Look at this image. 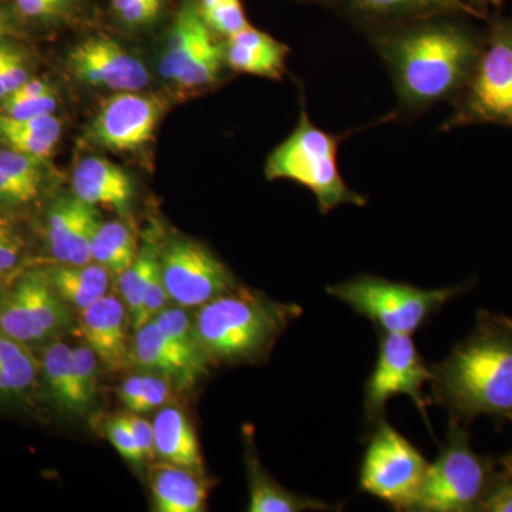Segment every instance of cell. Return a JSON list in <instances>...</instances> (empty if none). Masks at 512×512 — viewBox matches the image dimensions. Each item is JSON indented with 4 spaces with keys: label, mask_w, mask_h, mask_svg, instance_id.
Masks as SVG:
<instances>
[{
    "label": "cell",
    "mask_w": 512,
    "mask_h": 512,
    "mask_svg": "<svg viewBox=\"0 0 512 512\" xmlns=\"http://www.w3.org/2000/svg\"><path fill=\"white\" fill-rule=\"evenodd\" d=\"M40 163H42V160H37L35 157L28 156V154L19 153V151L12 150V148L0 151V168L12 175L19 184L32 192L36 198L39 197L43 180Z\"/></svg>",
    "instance_id": "obj_35"
},
{
    "label": "cell",
    "mask_w": 512,
    "mask_h": 512,
    "mask_svg": "<svg viewBox=\"0 0 512 512\" xmlns=\"http://www.w3.org/2000/svg\"><path fill=\"white\" fill-rule=\"evenodd\" d=\"M289 47L251 25L225 43L227 66L234 72L281 79L286 72Z\"/></svg>",
    "instance_id": "obj_20"
},
{
    "label": "cell",
    "mask_w": 512,
    "mask_h": 512,
    "mask_svg": "<svg viewBox=\"0 0 512 512\" xmlns=\"http://www.w3.org/2000/svg\"><path fill=\"white\" fill-rule=\"evenodd\" d=\"M70 67L82 82L119 93L140 92L150 82L144 63L106 36L89 37L74 47Z\"/></svg>",
    "instance_id": "obj_13"
},
{
    "label": "cell",
    "mask_w": 512,
    "mask_h": 512,
    "mask_svg": "<svg viewBox=\"0 0 512 512\" xmlns=\"http://www.w3.org/2000/svg\"><path fill=\"white\" fill-rule=\"evenodd\" d=\"M251 512H299L336 510L333 505L285 490L265 473L251 453L247 458Z\"/></svg>",
    "instance_id": "obj_24"
},
{
    "label": "cell",
    "mask_w": 512,
    "mask_h": 512,
    "mask_svg": "<svg viewBox=\"0 0 512 512\" xmlns=\"http://www.w3.org/2000/svg\"><path fill=\"white\" fill-rule=\"evenodd\" d=\"M160 266L168 298L181 308L205 305L234 288L227 266L192 239L168 242L161 249Z\"/></svg>",
    "instance_id": "obj_11"
},
{
    "label": "cell",
    "mask_w": 512,
    "mask_h": 512,
    "mask_svg": "<svg viewBox=\"0 0 512 512\" xmlns=\"http://www.w3.org/2000/svg\"><path fill=\"white\" fill-rule=\"evenodd\" d=\"M467 289V284L421 289L380 276L360 275L329 286L328 293L373 322L380 333L412 336Z\"/></svg>",
    "instance_id": "obj_6"
},
{
    "label": "cell",
    "mask_w": 512,
    "mask_h": 512,
    "mask_svg": "<svg viewBox=\"0 0 512 512\" xmlns=\"http://www.w3.org/2000/svg\"><path fill=\"white\" fill-rule=\"evenodd\" d=\"M40 370L30 346L0 332V400H16L28 394Z\"/></svg>",
    "instance_id": "obj_26"
},
{
    "label": "cell",
    "mask_w": 512,
    "mask_h": 512,
    "mask_svg": "<svg viewBox=\"0 0 512 512\" xmlns=\"http://www.w3.org/2000/svg\"><path fill=\"white\" fill-rule=\"evenodd\" d=\"M153 320L157 323L158 328L163 330L165 335L174 343H177L185 353L205 363L207 356L202 352L197 335H195L194 325H192L184 309L164 308L163 311L154 316Z\"/></svg>",
    "instance_id": "obj_32"
},
{
    "label": "cell",
    "mask_w": 512,
    "mask_h": 512,
    "mask_svg": "<svg viewBox=\"0 0 512 512\" xmlns=\"http://www.w3.org/2000/svg\"><path fill=\"white\" fill-rule=\"evenodd\" d=\"M138 254L136 238L121 222H100L92 239V259L119 276Z\"/></svg>",
    "instance_id": "obj_29"
},
{
    "label": "cell",
    "mask_w": 512,
    "mask_h": 512,
    "mask_svg": "<svg viewBox=\"0 0 512 512\" xmlns=\"http://www.w3.org/2000/svg\"><path fill=\"white\" fill-rule=\"evenodd\" d=\"M215 40V33L202 18L198 0H185L165 43L160 62L161 76L174 84L185 66Z\"/></svg>",
    "instance_id": "obj_19"
},
{
    "label": "cell",
    "mask_w": 512,
    "mask_h": 512,
    "mask_svg": "<svg viewBox=\"0 0 512 512\" xmlns=\"http://www.w3.org/2000/svg\"><path fill=\"white\" fill-rule=\"evenodd\" d=\"M126 420L131 431H133L134 439L143 451L144 457L156 456L153 423L138 416H126Z\"/></svg>",
    "instance_id": "obj_44"
},
{
    "label": "cell",
    "mask_w": 512,
    "mask_h": 512,
    "mask_svg": "<svg viewBox=\"0 0 512 512\" xmlns=\"http://www.w3.org/2000/svg\"><path fill=\"white\" fill-rule=\"evenodd\" d=\"M57 99L55 90L39 94V96H16L9 94L3 100V111L6 116L13 119H33V117L47 116L56 110Z\"/></svg>",
    "instance_id": "obj_37"
},
{
    "label": "cell",
    "mask_w": 512,
    "mask_h": 512,
    "mask_svg": "<svg viewBox=\"0 0 512 512\" xmlns=\"http://www.w3.org/2000/svg\"><path fill=\"white\" fill-rule=\"evenodd\" d=\"M303 2L316 3V5L329 6V8H342L345 0H303Z\"/></svg>",
    "instance_id": "obj_47"
},
{
    "label": "cell",
    "mask_w": 512,
    "mask_h": 512,
    "mask_svg": "<svg viewBox=\"0 0 512 512\" xmlns=\"http://www.w3.org/2000/svg\"><path fill=\"white\" fill-rule=\"evenodd\" d=\"M342 136L316 127L302 101L301 119L288 137L274 148L265 164L268 180H291L308 188L322 214L340 205L365 207L366 197L350 190L338 167Z\"/></svg>",
    "instance_id": "obj_4"
},
{
    "label": "cell",
    "mask_w": 512,
    "mask_h": 512,
    "mask_svg": "<svg viewBox=\"0 0 512 512\" xmlns=\"http://www.w3.org/2000/svg\"><path fill=\"white\" fill-rule=\"evenodd\" d=\"M131 356L138 365L156 370L181 386L194 382L205 365L168 338L153 319L137 330Z\"/></svg>",
    "instance_id": "obj_18"
},
{
    "label": "cell",
    "mask_w": 512,
    "mask_h": 512,
    "mask_svg": "<svg viewBox=\"0 0 512 512\" xmlns=\"http://www.w3.org/2000/svg\"><path fill=\"white\" fill-rule=\"evenodd\" d=\"M429 466L426 457L383 419L376 423L367 443L359 487L363 493L392 505L394 510L410 511Z\"/></svg>",
    "instance_id": "obj_8"
},
{
    "label": "cell",
    "mask_w": 512,
    "mask_h": 512,
    "mask_svg": "<svg viewBox=\"0 0 512 512\" xmlns=\"http://www.w3.org/2000/svg\"><path fill=\"white\" fill-rule=\"evenodd\" d=\"M0 76L8 93H13L29 80L28 67L18 50L0 45Z\"/></svg>",
    "instance_id": "obj_40"
},
{
    "label": "cell",
    "mask_w": 512,
    "mask_h": 512,
    "mask_svg": "<svg viewBox=\"0 0 512 512\" xmlns=\"http://www.w3.org/2000/svg\"><path fill=\"white\" fill-rule=\"evenodd\" d=\"M160 249L154 242L147 241L141 247L133 264L119 275L121 301L126 306L131 328L137 330L146 325L144 318V299L148 281L154 269L160 265Z\"/></svg>",
    "instance_id": "obj_27"
},
{
    "label": "cell",
    "mask_w": 512,
    "mask_h": 512,
    "mask_svg": "<svg viewBox=\"0 0 512 512\" xmlns=\"http://www.w3.org/2000/svg\"><path fill=\"white\" fill-rule=\"evenodd\" d=\"M198 5L215 35L228 39L249 26L242 0H198Z\"/></svg>",
    "instance_id": "obj_31"
},
{
    "label": "cell",
    "mask_w": 512,
    "mask_h": 512,
    "mask_svg": "<svg viewBox=\"0 0 512 512\" xmlns=\"http://www.w3.org/2000/svg\"><path fill=\"white\" fill-rule=\"evenodd\" d=\"M168 396H170V389L163 377L143 376V392L133 413L143 414L158 409L167 402Z\"/></svg>",
    "instance_id": "obj_42"
},
{
    "label": "cell",
    "mask_w": 512,
    "mask_h": 512,
    "mask_svg": "<svg viewBox=\"0 0 512 512\" xmlns=\"http://www.w3.org/2000/svg\"><path fill=\"white\" fill-rule=\"evenodd\" d=\"M200 471L156 464L151 468L150 487L154 507L158 512H200L205 510L208 498L207 483Z\"/></svg>",
    "instance_id": "obj_21"
},
{
    "label": "cell",
    "mask_w": 512,
    "mask_h": 512,
    "mask_svg": "<svg viewBox=\"0 0 512 512\" xmlns=\"http://www.w3.org/2000/svg\"><path fill=\"white\" fill-rule=\"evenodd\" d=\"M468 5L474 6V8L481 10L485 15H488V8L493 6L495 9L503 8L508 0H464Z\"/></svg>",
    "instance_id": "obj_46"
},
{
    "label": "cell",
    "mask_w": 512,
    "mask_h": 512,
    "mask_svg": "<svg viewBox=\"0 0 512 512\" xmlns=\"http://www.w3.org/2000/svg\"><path fill=\"white\" fill-rule=\"evenodd\" d=\"M302 311L252 292L224 293L200 306L194 328L207 359L252 362L261 359Z\"/></svg>",
    "instance_id": "obj_3"
},
{
    "label": "cell",
    "mask_w": 512,
    "mask_h": 512,
    "mask_svg": "<svg viewBox=\"0 0 512 512\" xmlns=\"http://www.w3.org/2000/svg\"><path fill=\"white\" fill-rule=\"evenodd\" d=\"M340 9L345 10L360 25L366 26V29L434 15L488 18V15L464 0H345Z\"/></svg>",
    "instance_id": "obj_17"
},
{
    "label": "cell",
    "mask_w": 512,
    "mask_h": 512,
    "mask_svg": "<svg viewBox=\"0 0 512 512\" xmlns=\"http://www.w3.org/2000/svg\"><path fill=\"white\" fill-rule=\"evenodd\" d=\"M72 325L69 305L47 281L45 271L20 275L0 296V332L32 346Z\"/></svg>",
    "instance_id": "obj_10"
},
{
    "label": "cell",
    "mask_w": 512,
    "mask_h": 512,
    "mask_svg": "<svg viewBox=\"0 0 512 512\" xmlns=\"http://www.w3.org/2000/svg\"><path fill=\"white\" fill-rule=\"evenodd\" d=\"M47 281L57 295L73 308H89L106 295L110 272L104 266L90 262L86 265L59 264L45 271Z\"/></svg>",
    "instance_id": "obj_23"
},
{
    "label": "cell",
    "mask_w": 512,
    "mask_h": 512,
    "mask_svg": "<svg viewBox=\"0 0 512 512\" xmlns=\"http://www.w3.org/2000/svg\"><path fill=\"white\" fill-rule=\"evenodd\" d=\"M495 473L494 461L477 454L468 431L453 420L410 511L477 512Z\"/></svg>",
    "instance_id": "obj_7"
},
{
    "label": "cell",
    "mask_w": 512,
    "mask_h": 512,
    "mask_svg": "<svg viewBox=\"0 0 512 512\" xmlns=\"http://www.w3.org/2000/svg\"><path fill=\"white\" fill-rule=\"evenodd\" d=\"M168 0H110L111 10L131 29L154 25L163 15Z\"/></svg>",
    "instance_id": "obj_34"
},
{
    "label": "cell",
    "mask_w": 512,
    "mask_h": 512,
    "mask_svg": "<svg viewBox=\"0 0 512 512\" xmlns=\"http://www.w3.org/2000/svg\"><path fill=\"white\" fill-rule=\"evenodd\" d=\"M43 375L50 397L63 412L83 416L74 383L73 348L63 342H52L43 353Z\"/></svg>",
    "instance_id": "obj_28"
},
{
    "label": "cell",
    "mask_w": 512,
    "mask_h": 512,
    "mask_svg": "<svg viewBox=\"0 0 512 512\" xmlns=\"http://www.w3.org/2000/svg\"><path fill=\"white\" fill-rule=\"evenodd\" d=\"M510 420L512 421V414L510 416ZM501 467L512 468V450L503 458V460H501Z\"/></svg>",
    "instance_id": "obj_49"
},
{
    "label": "cell",
    "mask_w": 512,
    "mask_h": 512,
    "mask_svg": "<svg viewBox=\"0 0 512 512\" xmlns=\"http://www.w3.org/2000/svg\"><path fill=\"white\" fill-rule=\"evenodd\" d=\"M467 19L434 15L367 28L392 73L400 109L420 113L463 92L484 45V30Z\"/></svg>",
    "instance_id": "obj_1"
},
{
    "label": "cell",
    "mask_w": 512,
    "mask_h": 512,
    "mask_svg": "<svg viewBox=\"0 0 512 512\" xmlns=\"http://www.w3.org/2000/svg\"><path fill=\"white\" fill-rule=\"evenodd\" d=\"M164 110V100L156 94H114L97 110L89 141L116 153H134L153 140Z\"/></svg>",
    "instance_id": "obj_12"
},
{
    "label": "cell",
    "mask_w": 512,
    "mask_h": 512,
    "mask_svg": "<svg viewBox=\"0 0 512 512\" xmlns=\"http://www.w3.org/2000/svg\"><path fill=\"white\" fill-rule=\"evenodd\" d=\"M434 399L453 420L512 414V318L481 312L476 329L433 366Z\"/></svg>",
    "instance_id": "obj_2"
},
{
    "label": "cell",
    "mask_w": 512,
    "mask_h": 512,
    "mask_svg": "<svg viewBox=\"0 0 512 512\" xmlns=\"http://www.w3.org/2000/svg\"><path fill=\"white\" fill-rule=\"evenodd\" d=\"M141 392H143V376L134 375L127 377L119 390L120 400L127 409L134 412L138 400H140Z\"/></svg>",
    "instance_id": "obj_45"
},
{
    "label": "cell",
    "mask_w": 512,
    "mask_h": 512,
    "mask_svg": "<svg viewBox=\"0 0 512 512\" xmlns=\"http://www.w3.org/2000/svg\"><path fill=\"white\" fill-rule=\"evenodd\" d=\"M84 343L99 362L113 370L123 369L131 359L126 335V306L114 295H104L82 311Z\"/></svg>",
    "instance_id": "obj_15"
},
{
    "label": "cell",
    "mask_w": 512,
    "mask_h": 512,
    "mask_svg": "<svg viewBox=\"0 0 512 512\" xmlns=\"http://www.w3.org/2000/svg\"><path fill=\"white\" fill-rule=\"evenodd\" d=\"M9 96L8 90H6L5 83H3L2 76H0V100H5Z\"/></svg>",
    "instance_id": "obj_50"
},
{
    "label": "cell",
    "mask_w": 512,
    "mask_h": 512,
    "mask_svg": "<svg viewBox=\"0 0 512 512\" xmlns=\"http://www.w3.org/2000/svg\"><path fill=\"white\" fill-rule=\"evenodd\" d=\"M480 59L441 130L495 124L512 130V12L488 16Z\"/></svg>",
    "instance_id": "obj_5"
},
{
    "label": "cell",
    "mask_w": 512,
    "mask_h": 512,
    "mask_svg": "<svg viewBox=\"0 0 512 512\" xmlns=\"http://www.w3.org/2000/svg\"><path fill=\"white\" fill-rule=\"evenodd\" d=\"M73 191L86 204L103 205L121 215L130 212L136 195L130 175L103 157H87L77 164Z\"/></svg>",
    "instance_id": "obj_16"
},
{
    "label": "cell",
    "mask_w": 512,
    "mask_h": 512,
    "mask_svg": "<svg viewBox=\"0 0 512 512\" xmlns=\"http://www.w3.org/2000/svg\"><path fill=\"white\" fill-rule=\"evenodd\" d=\"M25 239L9 218L0 215V281L18 271L25 255Z\"/></svg>",
    "instance_id": "obj_36"
},
{
    "label": "cell",
    "mask_w": 512,
    "mask_h": 512,
    "mask_svg": "<svg viewBox=\"0 0 512 512\" xmlns=\"http://www.w3.org/2000/svg\"><path fill=\"white\" fill-rule=\"evenodd\" d=\"M62 134V123L53 114L33 119H13L0 114V138L12 150L28 154L37 160L52 156Z\"/></svg>",
    "instance_id": "obj_25"
},
{
    "label": "cell",
    "mask_w": 512,
    "mask_h": 512,
    "mask_svg": "<svg viewBox=\"0 0 512 512\" xmlns=\"http://www.w3.org/2000/svg\"><path fill=\"white\" fill-rule=\"evenodd\" d=\"M478 512H512V468L497 471Z\"/></svg>",
    "instance_id": "obj_38"
},
{
    "label": "cell",
    "mask_w": 512,
    "mask_h": 512,
    "mask_svg": "<svg viewBox=\"0 0 512 512\" xmlns=\"http://www.w3.org/2000/svg\"><path fill=\"white\" fill-rule=\"evenodd\" d=\"M6 29H8V19H6L5 13L0 10V36L5 35Z\"/></svg>",
    "instance_id": "obj_48"
},
{
    "label": "cell",
    "mask_w": 512,
    "mask_h": 512,
    "mask_svg": "<svg viewBox=\"0 0 512 512\" xmlns=\"http://www.w3.org/2000/svg\"><path fill=\"white\" fill-rule=\"evenodd\" d=\"M434 380L433 367L424 362L410 335L380 333L375 369L365 383V416L370 423L383 420L386 404L393 397H410L427 426V399L423 387Z\"/></svg>",
    "instance_id": "obj_9"
},
{
    "label": "cell",
    "mask_w": 512,
    "mask_h": 512,
    "mask_svg": "<svg viewBox=\"0 0 512 512\" xmlns=\"http://www.w3.org/2000/svg\"><path fill=\"white\" fill-rule=\"evenodd\" d=\"M107 439L119 451L121 457L130 463L140 464L144 460L143 451L134 439L133 431L128 426L126 416L114 417L106 426Z\"/></svg>",
    "instance_id": "obj_39"
},
{
    "label": "cell",
    "mask_w": 512,
    "mask_h": 512,
    "mask_svg": "<svg viewBox=\"0 0 512 512\" xmlns=\"http://www.w3.org/2000/svg\"><path fill=\"white\" fill-rule=\"evenodd\" d=\"M22 15L30 19H49L70 12L77 0H13Z\"/></svg>",
    "instance_id": "obj_41"
},
{
    "label": "cell",
    "mask_w": 512,
    "mask_h": 512,
    "mask_svg": "<svg viewBox=\"0 0 512 512\" xmlns=\"http://www.w3.org/2000/svg\"><path fill=\"white\" fill-rule=\"evenodd\" d=\"M35 200L36 197L32 192L26 190L12 175L0 168V204L25 205Z\"/></svg>",
    "instance_id": "obj_43"
},
{
    "label": "cell",
    "mask_w": 512,
    "mask_h": 512,
    "mask_svg": "<svg viewBox=\"0 0 512 512\" xmlns=\"http://www.w3.org/2000/svg\"><path fill=\"white\" fill-rule=\"evenodd\" d=\"M156 456L175 466L202 473V456L197 434L190 420L177 407L161 409L153 420Z\"/></svg>",
    "instance_id": "obj_22"
},
{
    "label": "cell",
    "mask_w": 512,
    "mask_h": 512,
    "mask_svg": "<svg viewBox=\"0 0 512 512\" xmlns=\"http://www.w3.org/2000/svg\"><path fill=\"white\" fill-rule=\"evenodd\" d=\"M225 64V43L217 39L185 66L174 84L183 90L205 89L218 82Z\"/></svg>",
    "instance_id": "obj_30"
},
{
    "label": "cell",
    "mask_w": 512,
    "mask_h": 512,
    "mask_svg": "<svg viewBox=\"0 0 512 512\" xmlns=\"http://www.w3.org/2000/svg\"><path fill=\"white\" fill-rule=\"evenodd\" d=\"M74 383L77 399L82 413L92 407L97 394V377H99V357L86 343L73 348Z\"/></svg>",
    "instance_id": "obj_33"
},
{
    "label": "cell",
    "mask_w": 512,
    "mask_h": 512,
    "mask_svg": "<svg viewBox=\"0 0 512 512\" xmlns=\"http://www.w3.org/2000/svg\"><path fill=\"white\" fill-rule=\"evenodd\" d=\"M101 220L94 205L73 197L60 198L47 214V244L59 264L93 262L92 239Z\"/></svg>",
    "instance_id": "obj_14"
}]
</instances>
